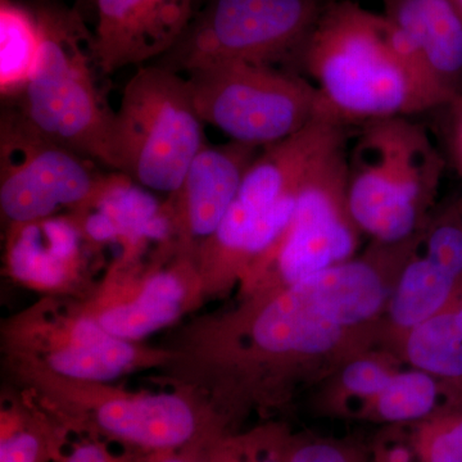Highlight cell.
<instances>
[{"instance_id": "obj_1", "label": "cell", "mask_w": 462, "mask_h": 462, "mask_svg": "<svg viewBox=\"0 0 462 462\" xmlns=\"http://www.w3.org/2000/svg\"><path fill=\"white\" fill-rule=\"evenodd\" d=\"M388 29L384 14L358 3H328L294 58L318 91L324 117L360 126L440 107L393 50Z\"/></svg>"}, {"instance_id": "obj_2", "label": "cell", "mask_w": 462, "mask_h": 462, "mask_svg": "<svg viewBox=\"0 0 462 462\" xmlns=\"http://www.w3.org/2000/svg\"><path fill=\"white\" fill-rule=\"evenodd\" d=\"M346 147V205L380 245L410 242L433 203L446 161L427 126L391 117L357 126Z\"/></svg>"}, {"instance_id": "obj_3", "label": "cell", "mask_w": 462, "mask_h": 462, "mask_svg": "<svg viewBox=\"0 0 462 462\" xmlns=\"http://www.w3.org/2000/svg\"><path fill=\"white\" fill-rule=\"evenodd\" d=\"M35 14L41 53L9 107L51 141L112 169L109 143L115 112L97 87L93 32L72 9L42 7Z\"/></svg>"}, {"instance_id": "obj_4", "label": "cell", "mask_w": 462, "mask_h": 462, "mask_svg": "<svg viewBox=\"0 0 462 462\" xmlns=\"http://www.w3.org/2000/svg\"><path fill=\"white\" fill-rule=\"evenodd\" d=\"M188 79L158 65L127 80L111 129L112 169L147 189L173 194L206 147Z\"/></svg>"}, {"instance_id": "obj_5", "label": "cell", "mask_w": 462, "mask_h": 462, "mask_svg": "<svg viewBox=\"0 0 462 462\" xmlns=\"http://www.w3.org/2000/svg\"><path fill=\"white\" fill-rule=\"evenodd\" d=\"M348 260L289 285L254 324V342L270 354L321 356L333 351L346 330L374 318L385 300L380 260Z\"/></svg>"}, {"instance_id": "obj_6", "label": "cell", "mask_w": 462, "mask_h": 462, "mask_svg": "<svg viewBox=\"0 0 462 462\" xmlns=\"http://www.w3.org/2000/svg\"><path fill=\"white\" fill-rule=\"evenodd\" d=\"M187 79L203 123L242 144L266 148L324 117L314 85L276 66L216 63Z\"/></svg>"}, {"instance_id": "obj_7", "label": "cell", "mask_w": 462, "mask_h": 462, "mask_svg": "<svg viewBox=\"0 0 462 462\" xmlns=\"http://www.w3.org/2000/svg\"><path fill=\"white\" fill-rule=\"evenodd\" d=\"M346 127L318 117L296 135L261 149L207 252L224 263L263 257L282 236L310 167Z\"/></svg>"}, {"instance_id": "obj_8", "label": "cell", "mask_w": 462, "mask_h": 462, "mask_svg": "<svg viewBox=\"0 0 462 462\" xmlns=\"http://www.w3.org/2000/svg\"><path fill=\"white\" fill-rule=\"evenodd\" d=\"M324 0H206L158 65L190 72L216 63L273 65L294 60Z\"/></svg>"}, {"instance_id": "obj_9", "label": "cell", "mask_w": 462, "mask_h": 462, "mask_svg": "<svg viewBox=\"0 0 462 462\" xmlns=\"http://www.w3.org/2000/svg\"><path fill=\"white\" fill-rule=\"evenodd\" d=\"M93 163L36 132L16 109H3L0 207L11 223L44 220L63 207L98 200L107 182Z\"/></svg>"}, {"instance_id": "obj_10", "label": "cell", "mask_w": 462, "mask_h": 462, "mask_svg": "<svg viewBox=\"0 0 462 462\" xmlns=\"http://www.w3.org/2000/svg\"><path fill=\"white\" fill-rule=\"evenodd\" d=\"M348 134L330 145L306 173L291 223L263 254L288 285L346 263L357 249L355 221L346 205Z\"/></svg>"}, {"instance_id": "obj_11", "label": "cell", "mask_w": 462, "mask_h": 462, "mask_svg": "<svg viewBox=\"0 0 462 462\" xmlns=\"http://www.w3.org/2000/svg\"><path fill=\"white\" fill-rule=\"evenodd\" d=\"M94 56L103 74L160 60L196 14V0H94Z\"/></svg>"}, {"instance_id": "obj_12", "label": "cell", "mask_w": 462, "mask_h": 462, "mask_svg": "<svg viewBox=\"0 0 462 462\" xmlns=\"http://www.w3.org/2000/svg\"><path fill=\"white\" fill-rule=\"evenodd\" d=\"M261 149L229 141L207 144L197 154L173 193L190 236L209 240L215 236Z\"/></svg>"}, {"instance_id": "obj_13", "label": "cell", "mask_w": 462, "mask_h": 462, "mask_svg": "<svg viewBox=\"0 0 462 462\" xmlns=\"http://www.w3.org/2000/svg\"><path fill=\"white\" fill-rule=\"evenodd\" d=\"M93 421L100 433L157 454L193 445L202 433L196 412L173 394L106 401Z\"/></svg>"}, {"instance_id": "obj_14", "label": "cell", "mask_w": 462, "mask_h": 462, "mask_svg": "<svg viewBox=\"0 0 462 462\" xmlns=\"http://www.w3.org/2000/svg\"><path fill=\"white\" fill-rule=\"evenodd\" d=\"M384 14L410 39L446 103L462 94V18L449 0H384Z\"/></svg>"}, {"instance_id": "obj_15", "label": "cell", "mask_w": 462, "mask_h": 462, "mask_svg": "<svg viewBox=\"0 0 462 462\" xmlns=\"http://www.w3.org/2000/svg\"><path fill=\"white\" fill-rule=\"evenodd\" d=\"M9 251V266L20 281L53 288L65 281L79 249V231L62 218L20 225Z\"/></svg>"}, {"instance_id": "obj_16", "label": "cell", "mask_w": 462, "mask_h": 462, "mask_svg": "<svg viewBox=\"0 0 462 462\" xmlns=\"http://www.w3.org/2000/svg\"><path fill=\"white\" fill-rule=\"evenodd\" d=\"M134 356L127 340L109 334L99 321L83 319L75 325L69 345L51 356L50 365L67 378L105 382L117 378Z\"/></svg>"}, {"instance_id": "obj_17", "label": "cell", "mask_w": 462, "mask_h": 462, "mask_svg": "<svg viewBox=\"0 0 462 462\" xmlns=\"http://www.w3.org/2000/svg\"><path fill=\"white\" fill-rule=\"evenodd\" d=\"M461 293V282L430 258H412L401 273L389 312L397 327L411 330L449 309Z\"/></svg>"}, {"instance_id": "obj_18", "label": "cell", "mask_w": 462, "mask_h": 462, "mask_svg": "<svg viewBox=\"0 0 462 462\" xmlns=\"http://www.w3.org/2000/svg\"><path fill=\"white\" fill-rule=\"evenodd\" d=\"M184 288L170 273L148 279L136 300L109 309L99 316V324L121 339H139L175 320L180 312Z\"/></svg>"}, {"instance_id": "obj_19", "label": "cell", "mask_w": 462, "mask_h": 462, "mask_svg": "<svg viewBox=\"0 0 462 462\" xmlns=\"http://www.w3.org/2000/svg\"><path fill=\"white\" fill-rule=\"evenodd\" d=\"M42 32L35 12L14 0H0V91L12 98L23 89L38 62Z\"/></svg>"}, {"instance_id": "obj_20", "label": "cell", "mask_w": 462, "mask_h": 462, "mask_svg": "<svg viewBox=\"0 0 462 462\" xmlns=\"http://www.w3.org/2000/svg\"><path fill=\"white\" fill-rule=\"evenodd\" d=\"M97 202L98 212L85 224L94 240L105 242L118 236L133 240L161 239L169 233V221L156 216L157 206L151 197L136 191L108 190L107 185Z\"/></svg>"}, {"instance_id": "obj_21", "label": "cell", "mask_w": 462, "mask_h": 462, "mask_svg": "<svg viewBox=\"0 0 462 462\" xmlns=\"http://www.w3.org/2000/svg\"><path fill=\"white\" fill-rule=\"evenodd\" d=\"M406 354L416 369L462 382V333L451 307L409 330Z\"/></svg>"}, {"instance_id": "obj_22", "label": "cell", "mask_w": 462, "mask_h": 462, "mask_svg": "<svg viewBox=\"0 0 462 462\" xmlns=\"http://www.w3.org/2000/svg\"><path fill=\"white\" fill-rule=\"evenodd\" d=\"M439 387L436 376L413 370L392 375L387 387L374 400L372 413L391 424L419 422L438 411Z\"/></svg>"}, {"instance_id": "obj_23", "label": "cell", "mask_w": 462, "mask_h": 462, "mask_svg": "<svg viewBox=\"0 0 462 462\" xmlns=\"http://www.w3.org/2000/svg\"><path fill=\"white\" fill-rule=\"evenodd\" d=\"M410 440L418 462H462V398L416 422Z\"/></svg>"}, {"instance_id": "obj_24", "label": "cell", "mask_w": 462, "mask_h": 462, "mask_svg": "<svg viewBox=\"0 0 462 462\" xmlns=\"http://www.w3.org/2000/svg\"><path fill=\"white\" fill-rule=\"evenodd\" d=\"M458 215L449 211L431 224L425 236V257L462 284V220Z\"/></svg>"}, {"instance_id": "obj_25", "label": "cell", "mask_w": 462, "mask_h": 462, "mask_svg": "<svg viewBox=\"0 0 462 462\" xmlns=\"http://www.w3.org/2000/svg\"><path fill=\"white\" fill-rule=\"evenodd\" d=\"M54 449L53 437L38 425L14 422L3 427L0 462H44Z\"/></svg>"}, {"instance_id": "obj_26", "label": "cell", "mask_w": 462, "mask_h": 462, "mask_svg": "<svg viewBox=\"0 0 462 462\" xmlns=\"http://www.w3.org/2000/svg\"><path fill=\"white\" fill-rule=\"evenodd\" d=\"M285 462H370L358 446L329 439H302L289 442Z\"/></svg>"}, {"instance_id": "obj_27", "label": "cell", "mask_w": 462, "mask_h": 462, "mask_svg": "<svg viewBox=\"0 0 462 462\" xmlns=\"http://www.w3.org/2000/svg\"><path fill=\"white\" fill-rule=\"evenodd\" d=\"M392 375L384 366L373 360H356L346 365L342 373V384L358 397H376L387 387Z\"/></svg>"}, {"instance_id": "obj_28", "label": "cell", "mask_w": 462, "mask_h": 462, "mask_svg": "<svg viewBox=\"0 0 462 462\" xmlns=\"http://www.w3.org/2000/svg\"><path fill=\"white\" fill-rule=\"evenodd\" d=\"M434 111L442 112L440 133L445 142L446 153L462 176V94Z\"/></svg>"}, {"instance_id": "obj_29", "label": "cell", "mask_w": 462, "mask_h": 462, "mask_svg": "<svg viewBox=\"0 0 462 462\" xmlns=\"http://www.w3.org/2000/svg\"><path fill=\"white\" fill-rule=\"evenodd\" d=\"M415 460L418 461V457L410 438L396 440L392 445L383 442L376 448L375 457H374V462H415Z\"/></svg>"}, {"instance_id": "obj_30", "label": "cell", "mask_w": 462, "mask_h": 462, "mask_svg": "<svg viewBox=\"0 0 462 462\" xmlns=\"http://www.w3.org/2000/svg\"><path fill=\"white\" fill-rule=\"evenodd\" d=\"M62 462H123L114 457L105 446L98 442L79 443Z\"/></svg>"}, {"instance_id": "obj_31", "label": "cell", "mask_w": 462, "mask_h": 462, "mask_svg": "<svg viewBox=\"0 0 462 462\" xmlns=\"http://www.w3.org/2000/svg\"><path fill=\"white\" fill-rule=\"evenodd\" d=\"M289 440H282V438H276L273 446L269 448L261 449L260 454L248 462H285L287 458ZM225 462H240L236 458H231V456H225Z\"/></svg>"}, {"instance_id": "obj_32", "label": "cell", "mask_w": 462, "mask_h": 462, "mask_svg": "<svg viewBox=\"0 0 462 462\" xmlns=\"http://www.w3.org/2000/svg\"><path fill=\"white\" fill-rule=\"evenodd\" d=\"M170 452L172 451L158 454L160 456H157L153 462H224V456L221 458H214V460L207 461L200 460V458L190 457V456L173 455L170 454Z\"/></svg>"}, {"instance_id": "obj_33", "label": "cell", "mask_w": 462, "mask_h": 462, "mask_svg": "<svg viewBox=\"0 0 462 462\" xmlns=\"http://www.w3.org/2000/svg\"><path fill=\"white\" fill-rule=\"evenodd\" d=\"M452 311H454L456 322H457L458 328H460L462 333V293L461 296L456 300L454 305L451 306Z\"/></svg>"}, {"instance_id": "obj_34", "label": "cell", "mask_w": 462, "mask_h": 462, "mask_svg": "<svg viewBox=\"0 0 462 462\" xmlns=\"http://www.w3.org/2000/svg\"><path fill=\"white\" fill-rule=\"evenodd\" d=\"M449 2L452 3V5H454L456 11H457V14L462 18V0H449Z\"/></svg>"}, {"instance_id": "obj_35", "label": "cell", "mask_w": 462, "mask_h": 462, "mask_svg": "<svg viewBox=\"0 0 462 462\" xmlns=\"http://www.w3.org/2000/svg\"><path fill=\"white\" fill-rule=\"evenodd\" d=\"M196 2H197V5H199L200 0H196ZM202 2H206V0H202Z\"/></svg>"}]
</instances>
